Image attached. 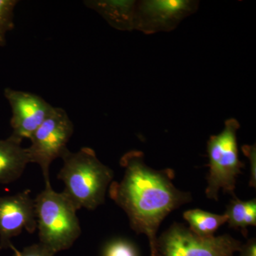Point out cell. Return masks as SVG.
Instances as JSON below:
<instances>
[{
  "label": "cell",
  "mask_w": 256,
  "mask_h": 256,
  "mask_svg": "<svg viewBox=\"0 0 256 256\" xmlns=\"http://www.w3.org/2000/svg\"><path fill=\"white\" fill-rule=\"evenodd\" d=\"M30 163L26 148L11 138L0 140V184H9L21 178Z\"/></svg>",
  "instance_id": "cell-11"
},
{
  "label": "cell",
  "mask_w": 256,
  "mask_h": 256,
  "mask_svg": "<svg viewBox=\"0 0 256 256\" xmlns=\"http://www.w3.org/2000/svg\"><path fill=\"white\" fill-rule=\"evenodd\" d=\"M84 4L100 15L112 28L122 32L134 30L136 0H87Z\"/></svg>",
  "instance_id": "cell-10"
},
{
  "label": "cell",
  "mask_w": 256,
  "mask_h": 256,
  "mask_svg": "<svg viewBox=\"0 0 256 256\" xmlns=\"http://www.w3.org/2000/svg\"><path fill=\"white\" fill-rule=\"evenodd\" d=\"M104 256H138L136 248L130 242L116 240L108 244L104 249Z\"/></svg>",
  "instance_id": "cell-15"
},
{
  "label": "cell",
  "mask_w": 256,
  "mask_h": 256,
  "mask_svg": "<svg viewBox=\"0 0 256 256\" xmlns=\"http://www.w3.org/2000/svg\"><path fill=\"white\" fill-rule=\"evenodd\" d=\"M225 214L228 217L227 222L229 227L240 229L244 236H246L248 227L256 226V198L244 202L235 195L227 206Z\"/></svg>",
  "instance_id": "cell-13"
},
{
  "label": "cell",
  "mask_w": 256,
  "mask_h": 256,
  "mask_svg": "<svg viewBox=\"0 0 256 256\" xmlns=\"http://www.w3.org/2000/svg\"><path fill=\"white\" fill-rule=\"evenodd\" d=\"M40 242L53 254L70 248L82 234L76 207L50 182L34 198Z\"/></svg>",
  "instance_id": "cell-3"
},
{
  "label": "cell",
  "mask_w": 256,
  "mask_h": 256,
  "mask_svg": "<svg viewBox=\"0 0 256 256\" xmlns=\"http://www.w3.org/2000/svg\"><path fill=\"white\" fill-rule=\"evenodd\" d=\"M120 164L124 176L120 182H111L109 196L126 212L132 230L148 237L150 256H156L160 224L172 212L191 202V194L174 186V170L148 166L142 152H128Z\"/></svg>",
  "instance_id": "cell-1"
},
{
  "label": "cell",
  "mask_w": 256,
  "mask_h": 256,
  "mask_svg": "<svg viewBox=\"0 0 256 256\" xmlns=\"http://www.w3.org/2000/svg\"><path fill=\"white\" fill-rule=\"evenodd\" d=\"M11 249H12L14 252L12 256H54L55 255L40 242L24 248L22 250H18V249L15 248L14 246H12Z\"/></svg>",
  "instance_id": "cell-16"
},
{
  "label": "cell",
  "mask_w": 256,
  "mask_h": 256,
  "mask_svg": "<svg viewBox=\"0 0 256 256\" xmlns=\"http://www.w3.org/2000/svg\"><path fill=\"white\" fill-rule=\"evenodd\" d=\"M37 229L34 198L31 190L0 196V250L11 248V239L24 230L33 234Z\"/></svg>",
  "instance_id": "cell-9"
},
{
  "label": "cell",
  "mask_w": 256,
  "mask_h": 256,
  "mask_svg": "<svg viewBox=\"0 0 256 256\" xmlns=\"http://www.w3.org/2000/svg\"><path fill=\"white\" fill-rule=\"evenodd\" d=\"M183 216L190 224V230L198 236L204 238L214 236L216 230L228 220L226 214H216L198 208L184 212Z\"/></svg>",
  "instance_id": "cell-12"
},
{
  "label": "cell",
  "mask_w": 256,
  "mask_h": 256,
  "mask_svg": "<svg viewBox=\"0 0 256 256\" xmlns=\"http://www.w3.org/2000/svg\"><path fill=\"white\" fill-rule=\"evenodd\" d=\"M239 256H256V242L255 238H252L240 247Z\"/></svg>",
  "instance_id": "cell-18"
},
{
  "label": "cell",
  "mask_w": 256,
  "mask_h": 256,
  "mask_svg": "<svg viewBox=\"0 0 256 256\" xmlns=\"http://www.w3.org/2000/svg\"><path fill=\"white\" fill-rule=\"evenodd\" d=\"M238 121L229 118L220 134L210 136L207 142L210 172L207 178L206 195L210 200L218 201L220 190L224 193L235 196L236 178L242 174L244 163L239 159L237 132Z\"/></svg>",
  "instance_id": "cell-4"
},
{
  "label": "cell",
  "mask_w": 256,
  "mask_h": 256,
  "mask_svg": "<svg viewBox=\"0 0 256 256\" xmlns=\"http://www.w3.org/2000/svg\"><path fill=\"white\" fill-rule=\"evenodd\" d=\"M4 95L12 109L10 124L12 132L9 138L20 143L31 138L54 108L32 92L6 88Z\"/></svg>",
  "instance_id": "cell-8"
},
{
  "label": "cell",
  "mask_w": 256,
  "mask_h": 256,
  "mask_svg": "<svg viewBox=\"0 0 256 256\" xmlns=\"http://www.w3.org/2000/svg\"><path fill=\"white\" fill-rule=\"evenodd\" d=\"M60 158L64 164L57 178L63 182V192L77 210H95L102 204L114 171L87 146L76 152L66 150Z\"/></svg>",
  "instance_id": "cell-2"
},
{
  "label": "cell",
  "mask_w": 256,
  "mask_h": 256,
  "mask_svg": "<svg viewBox=\"0 0 256 256\" xmlns=\"http://www.w3.org/2000/svg\"><path fill=\"white\" fill-rule=\"evenodd\" d=\"M74 126L66 111L54 107L43 124L30 138L31 144L26 148L30 163L38 164L45 183L50 182V165L62 158L67 144L73 136Z\"/></svg>",
  "instance_id": "cell-5"
},
{
  "label": "cell",
  "mask_w": 256,
  "mask_h": 256,
  "mask_svg": "<svg viewBox=\"0 0 256 256\" xmlns=\"http://www.w3.org/2000/svg\"><path fill=\"white\" fill-rule=\"evenodd\" d=\"M200 2L195 0H141L137 1L134 30L144 34L169 32L184 18L196 12Z\"/></svg>",
  "instance_id": "cell-7"
},
{
  "label": "cell",
  "mask_w": 256,
  "mask_h": 256,
  "mask_svg": "<svg viewBox=\"0 0 256 256\" xmlns=\"http://www.w3.org/2000/svg\"><path fill=\"white\" fill-rule=\"evenodd\" d=\"M242 246L226 234L204 238L174 223L158 238L156 256H234Z\"/></svg>",
  "instance_id": "cell-6"
},
{
  "label": "cell",
  "mask_w": 256,
  "mask_h": 256,
  "mask_svg": "<svg viewBox=\"0 0 256 256\" xmlns=\"http://www.w3.org/2000/svg\"><path fill=\"white\" fill-rule=\"evenodd\" d=\"M18 0H0V46L6 44V34L14 28V9Z\"/></svg>",
  "instance_id": "cell-14"
},
{
  "label": "cell",
  "mask_w": 256,
  "mask_h": 256,
  "mask_svg": "<svg viewBox=\"0 0 256 256\" xmlns=\"http://www.w3.org/2000/svg\"><path fill=\"white\" fill-rule=\"evenodd\" d=\"M242 152L250 162V185L252 188H256V144H246L242 148Z\"/></svg>",
  "instance_id": "cell-17"
}]
</instances>
